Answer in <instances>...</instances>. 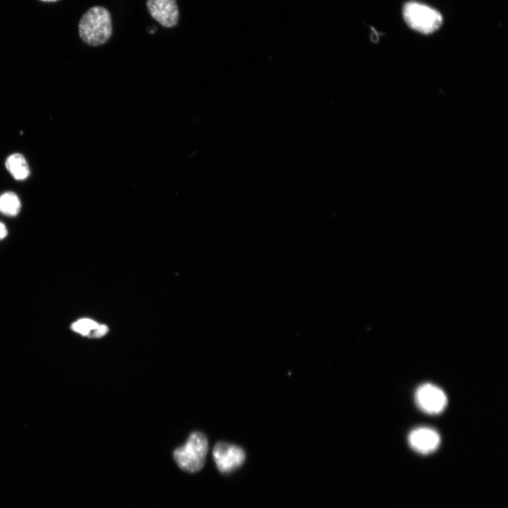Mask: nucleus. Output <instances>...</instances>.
<instances>
[{"label":"nucleus","mask_w":508,"mask_h":508,"mask_svg":"<svg viewBox=\"0 0 508 508\" xmlns=\"http://www.w3.org/2000/svg\"><path fill=\"white\" fill-rule=\"evenodd\" d=\"M82 40L91 46H99L108 41L112 34L110 13L102 6H94L82 16L78 25Z\"/></svg>","instance_id":"obj_1"},{"label":"nucleus","mask_w":508,"mask_h":508,"mask_svg":"<svg viewBox=\"0 0 508 508\" xmlns=\"http://www.w3.org/2000/svg\"><path fill=\"white\" fill-rule=\"evenodd\" d=\"M207 451V437L200 432H194L183 445L174 450L173 456L181 469L195 473L203 467Z\"/></svg>","instance_id":"obj_2"},{"label":"nucleus","mask_w":508,"mask_h":508,"mask_svg":"<svg viewBox=\"0 0 508 508\" xmlns=\"http://www.w3.org/2000/svg\"><path fill=\"white\" fill-rule=\"evenodd\" d=\"M403 16L411 29L426 35L436 31L442 23V16L438 11L415 1L405 4Z\"/></svg>","instance_id":"obj_3"},{"label":"nucleus","mask_w":508,"mask_h":508,"mask_svg":"<svg viewBox=\"0 0 508 508\" xmlns=\"http://www.w3.org/2000/svg\"><path fill=\"white\" fill-rule=\"evenodd\" d=\"M212 455L218 470L224 473L241 466L246 458L245 452L241 447L224 442H219L215 445Z\"/></svg>","instance_id":"obj_4"},{"label":"nucleus","mask_w":508,"mask_h":508,"mask_svg":"<svg viewBox=\"0 0 508 508\" xmlns=\"http://www.w3.org/2000/svg\"><path fill=\"white\" fill-rule=\"evenodd\" d=\"M417 406L429 414H437L445 408L447 402L445 393L438 387L430 383L423 384L415 393Z\"/></svg>","instance_id":"obj_5"},{"label":"nucleus","mask_w":508,"mask_h":508,"mask_svg":"<svg viewBox=\"0 0 508 508\" xmlns=\"http://www.w3.org/2000/svg\"><path fill=\"white\" fill-rule=\"evenodd\" d=\"M147 8L151 16L166 28L174 27L179 21L176 0H147Z\"/></svg>","instance_id":"obj_6"},{"label":"nucleus","mask_w":508,"mask_h":508,"mask_svg":"<svg viewBox=\"0 0 508 508\" xmlns=\"http://www.w3.org/2000/svg\"><path fill=\"white\" fill-rule=\"evenodd\" d=\"M408 442L413 450L426 454L434 452L439 447L440 437L436 430L421 427L414 429L409 433Z\"/></svg>","instance_id":"obj_7"},{"label":"nucleus","mask_w":508,"mask_h":508,"mask_svg":"<svg viewBox=\"0 0 508 508\" xmlns=\"http://www.w3.org/2000/svg\"><path fill=\"white\" fill-rule=\"evenodd\" d=\"M71 328L74 332L90 338H100L109 331L107 325L99 324L90 318H81L75 321Z\"/></svg>","instance_id":"obj_8"},{"label":"nucleus","mask_w":508,"mask_h":508,"mask_svg":"<svg viewBox=\"0 0 508 508\" xmlns=\"http://www.w3.org/2000/svg\"><path fill=\"white\" fill-rule=\"evenodd\" d=\"M5 164L7 170L16 180H24L30 174L28 164L23 155L20 153L10 155Z\"/></svg>","instance_id":"obj_9"},{"label":"nucleus","mask_w":508,"mask_h":508,"mask_svg":"<svg viewBox=\"0 0 508 508\" xmlns=\"http://www.w3.org/2000/svg\"><path fill=\"white\" fill-rule=\"evenodd\" d=\"M20 210L18 197L13 192H6L0 195V212L9 216H15Z\"/></svg>","instance_id":"obj_10"},{"label":"nucleus","mask_w":508,"mask_h":508,"mask_svg":"<svg viewBox=\"0 0 508 508\" xmlns=\"http://www.w3.org/2000/svg\"><path fill=\"white\" fill-rule=\"evenodd\" d=\"M7 233L6 226L0 222V240L4 238L7 236Z\"/></svg>","instance_id":"obj_11"},{"label":"nucleus","mask_w":508,"mask_h":508,"mask_svg":"<svg viewBox=\"0 0 508 508\" xmlns=\"http://www.w3.org/2000/svg\"><path fill=\"white\" fill-rule=\"evenodd\" d=\"M41 1H56V0H41Z\"/></svg>","instance_id":"obj_12"}]
</instances>
